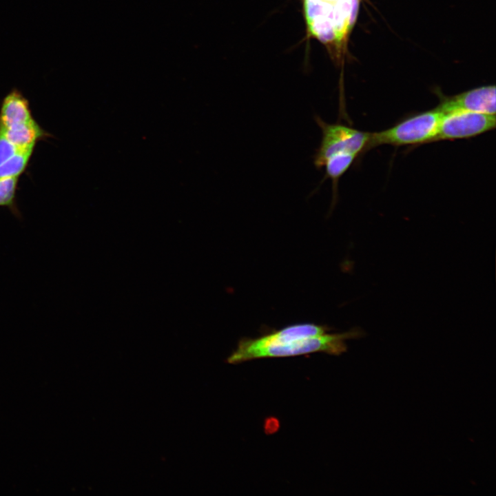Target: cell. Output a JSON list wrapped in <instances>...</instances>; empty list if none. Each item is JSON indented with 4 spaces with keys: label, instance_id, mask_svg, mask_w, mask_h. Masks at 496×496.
<instances>
[{
    "label": "cell",
    "instance_id": "6da1fadb",
    "mask_svg": "<svg viewBox=\"0 0 496 496\" xmlns=\"http://www.w3.org/2000/svg\"><path fill=\"white\" fill-rule=\"evenodd\" d=\"M363 335L362 330L355 328L343 333H326L280 344L251 347L238 343L227 362L236 364L254 359L295 356L316 352L338 355L347 351V340L358 338Z\"/></svg>",
    "mask_w": 496,
    "mask_h": 496
},
{
    "label": "cell",
    "instance_id": "7a4b0ae2",
    "mask_svg": "<svg viewBox=\"0 0 496 496\" xmlns=\"http://www.w3.org/2000/svg\"><path fill=\"white\" fill-rule=\"evenodd\" d=\"M443 114L436 107L411 116L383 131L371 133L368 150L382 145L405 146L433 143Z\"/></svg>",
    "mask_w": 496,
    "mask_h": 496
},
{
    "label": "cell",
    "instance_id": "3957f363",
    "mask_svg": "<svg viewBox=\"0 0 496 496\" xmlns=\"http://www.w3.org/2000/svg\"><path fill=\"white\" fill-rule=\"evenodd\" d=\"M314 119L322 132L319 147L313 156L315 167L322 169L325 161L336 154H351L357 157L368 151L370 132L339 123H328L319 116Z\"/></svg>",
    "mask_w": 496,
    "mask_h": 496
},
{
    "label": "cell",
    "instance_id": "277c9868",
    "mask_svg": "<svg viewBox=\"0 0 496 496\" xmlns=\"http://www.w3.org/2000/svg\"><path fill=\"white\" fill-rule=\"evenodd\" d=\"M495 115L466 111L444 114L435 141L472 138L495 128Z\"/></svg>",
    "mask_w": 496,
    "mask_h": 496
},
{
    "label": "cell",
    "instance_id": "5b68a950",
    "mask_svg": "<svg viewBox=\"0 0 496 496\" xmlns=\"http://www.w3.org/2000/svg\"><path fill=\"white\" fill-rule=\"evenodd\" d=\"M443 114L466 111L495 115L496 87L487 85L440 99L437 107Z\"/></svg>",
    "mask_w": 496,
    "mask_h": 496
},
{
    "label": "cell",
    "instance_id": "8992f818",
    "mask_svg": "<svg viewBox=\"0 0 496 496\" xmlns=\"http://www.w3.org/2000/svg\"><path fill=\"white\" fill-rule=\"evenodd\" d=\"M348 0H304L306 18L310 32L326 44L335 43L333 19Z\"/></svg>",
    "mask_w": 496,
    "mask_h": 496
},
{
    "label": "cell",
    "instance_id": "52a82bcc",
    "mask_svg": "<svg viewBox=\"0 0 496 496\" xmlns=\"http://www.w3.org/2000/svg\"><path fill=\"white\" fill-rule=\"evenodd\" d=\"M327 326L301 323L285 327L258 338H242L238 343L251 347H259L287 343L296 340L316 337L329 332Z\"/></svg>",
    "mask_w": 496,
    "mask_h": 496
},
{
    "label": "cell",
    "instance_id": "ba28073f",
    "mask_svg": "<svg viewBox=\"0 0 496 496\" xmlns=\"http://www.w3.org/2000/svg\"><path fill=\"white\" fill-rule=\"evenodd\" d=\"M34 120L28 99L17 88L3 99L0 110V125L8 128Z\"/></svg>",
    "mask_w": 496,
    "mask_h": 496
},
{
    "label": "cell",
    "instance_id": "9c48e42d",
    "mask_svg": "<svg viewBox=\"0 0 496 496\" xmlns=\"http://www.w3.org/2000/svg\"><path fill=\"white\" fill-rule=\"evenodd\" d=\"M0 126L6 138L19 149L34 147L39 140L49 136L35 120L8 128Z\"/></svg>",
    "mask_w": 496,
    "mask_h": 496
},
{
    "label": "cell",
    "instance_id": "30bf717a",
    "mask_svg": "<svg viewBox=\"0 0 496 496\" xmlns=\"http://www.w3.org/2000/svg\"><path fill=\"white\" fill-rule=\"evenodd\" d=\"M357 158L351 154H336L330 156L324 163L322 169H324V176L322 182L328 178L332 182V204L338 198L340 178L351 167Z\"/></svg>",
    "mask_w": 496,
    "mask_h": 496
},
{
    "label": "cell",
    "instance_id": "8fae6325",
    "mask_svg": "<svg viewBox=\"0 0 496 496\" xmlns=\"http://www.w3.org/2000/svg\"><path fill=\"white\" fill-rule=\"evenodd\" d=\"M34 147L21 149L0 165V178L19 176L26 169Z\"/></svg>",
    "mask_w": 496,
    "mask_h": 496
},
{
    "label": "cell",
    "instance_id": "7c38bea8",
    "mask_svg": "<svg viewBox=\"0 0 496 496\" xmlns=\"http://www.w3.org/2000/svg\"><path fill=\"white\" fill-rule=\"evenodd\" d=\"M18 178L19 176L0 178V206L8 208L16 218L21 219V214L15 200Z\"/></svg>",
    "mask_w": 496,
    "mask_h": 496
},
{
    "label": "cell",
    "instance_id": "4fadbf2b",
    "mask_svg": "<svg viewBox=\"0 0 496 496\" xmlns=\"http://www.w3.org/2000/svg\"><path fill=\"white\" fill-rule=\"evenodd\" d=\"M19 149L13 145L5 136L0 126V165L13 156Z\"/></svg>",
    "mask_w": 496,
    "mask_h": 496
}]
</instances>
